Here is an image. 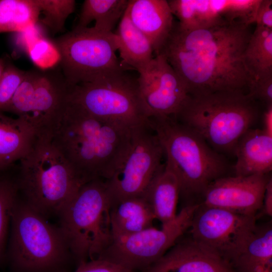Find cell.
<instances>
[{"label":"cell","instance_id":"cell-1","mask_svg":"<svg viewBox=\"0 0 272 272\" xmlns=\"http://www.w3.org/2000/svg\"><path fill=\"white\" fill-rule=\"evenodd\" d=\"M249 26L224 20L188 30L174 22L157 54L166 58L189 95L220 91L247 93L251 79L244 53L252 34Z\"/></svg>","mask_w":272,"mask_h":272},{"label":"cell","instance_id":"cell-2","mask_svg":"<svg viewBox=\"0 0 272 272\" xmlns=\"http://www.w3.org/2000/svg\"><path fill=\"white\" fill-rule=\"evenodd\" d=\"M132 130L96 118L68 100L51 141L86 182L106 180L123 160Z\"/></svg>","mask_w":272,"mask_h":272},{"label":"cell","instance_id":"cell-3","mask_svg":"<svg viewBox=\"0 0 272 272\" xmlns=\"http://www.w3.org/2000/svg\"><path fill=\"white\" fill-rule=\"evenodd\" d=\"M149 124L162 147L165 167L178 180L179 198L187 201L186 206L195 204L196 200L200 202L208 186L226 176L228 162L198 134L172 116L152 115Z\"/></svg>","mask_w":272,"mask_h":272},{"label":"cell","instance_id":"cell-4","mask_svg":"<svg viewBox=\"0 0 272 272\" xmlns=\"http://www.w3.org/2000/svg\"><path fill=\"white\" fill-rule=\"evenodd\" d=\"M218 153H233L239 139L260 116L257 102L243 91L188 95L172 116Z\"/></svg>","mask_w":272,"mask_h":272},{"label":"cell","instance_id":"cell-5","mask_svg":"<svg viewBox=\"0 0 272 272\" xmlns=\"http://www.w3.org/2000/svg\"><path fill=\"white\" fill-rule=\"evenodd\" d=\"M17 179L22 198L48 219L57 216L86 182L74 170L51 139L38 137L19 161Z\"/></svg>","mask_w":272,"mask_h":272},{"label":"cell","instance_id":"cell-6","mask_svg":"<svg viewBox=\"0 0 272 272\" xmlns=\"http://www.w3.org/2000/svg\"><path fill=\"white\" fill-rule=\"evenodd\" d=\"M7 257L14 272H67L72 255L59 226L21 196L11 218Z\"/></svg>","mask_w":272,"mask_h":272},{"label":"cell","instance_id":"cell-7","mask_svg":"<svg viewBox=\"0 0 272 272\" xmlns=\"http://www.w3.org/2000/svg\"><path fill=\"white\" fill-rule=\"evenodd\" d=\"M111 207L106 181L96 179L84 184L60 213L58 226L78 265L99 258L112 242Z\"/></svg>","mask_w":272,"mask_h":272},{"label":"cell","instance_id":"cell-8","mask_svg":"<svg viewBox=\"0 0 272 272\" xmlns=\"http://www.w3.org/2000/svg\"><path fill=\"white\" fill-rule=\"evenodd\" d=\"M68 100L96 118L129 130L148 123L152 115L137 79L124 71L70 87Z\"/></svg>","mask_w":272,"mask_h":272},{"label":"cell","instance_id":"cell-9","mask_svg":"<svg viewBox=\"0 0 272 272\" xmlns=\"http://www.w3.org/2000/svg\"><path fill=\"white\" fill-rule=\"evenodd\" d=\"M54 44L70 87L124 71L116 55L117 40L113 32L101 31L93 27H75L57 38Z\"/></svg>","mask_w":272,"mask_h":272},{"label":"cell","instance_id":"cell-10","mask_svg":"<svg viewBox=\"0 0 272 272\" xmlns=\"http://www.w3.org/2000/svg\"><path fill=\"white\" fill-rule=\"evenodd\" d=\"M162 147L149 122L132 130L130 143L120 165L105 180L111 206L118 201L143 196L163 168Z\"/></svg>","mask_w":272,"mask_h":272},{"label":"cell","instance_id":"cell-11","mask_svg":"<svg viewBox=\"0 0 272 272\" xmlns=\"http://www.w3.org/2000/svg\"><path fill=\"white\" fill-rule=\"evenodd\" d=\"M199 204L184 206L176 218L161 229L154 227L113 239L99 257L134 272L143 270L161 258L189 229Z\"/></svg>","mask_w":272,"mask_h":272},{"label":"cell","instance_id":"cell-12","mask_svg":"<svg viewBox=\"0 0 272 272\" xmlns=\"http://www.w3.org/2000/svg\"><path fill=\"white\" fill-rule=\"evenodd\" d=\"M256 220V216L199 203L189 228L191 238L231 264L255 229Z\"/></svg>","mask_w":272,"mask_h":272},{"label":"cell","instance_id":"cell-13","mask_svg":"<svg viewBox=\"0 0 272 272\" xmlns=\"http://www.w3.org/2000/svg\"><path fill=\"white\" fill-rule=\"evenodd\" d=\"M137 78L152 115L173 116L188 94L183 83L161 54H157Z\"/></svg>","mask_w":272,"mask_h":272},{"label":"cell","instance_id":"cell-14","mask_svg":"<svg viewBox=\"0 0 272 272\" xmlns=\"http://www.w3.org/2000/svg\"><path fill=\"white\" fill-rule=\"evenodd\" d=\"M269 174L225 176L211 183L199 203L256 216L261 209Z\"/></svg>","mask_w":272,"mask_h":272},{"label":"cell","instance_id":"cell-15","mask_svg":"<svg viewBox=\"0 0 272 272\" xmlns=\"http://www.w3.org/2000/svg\"><path fill=\"white\" fill-rule=\"evenodd\" d=\"M70 89L63 75L39 71L31 111L26 120L38 137L52 138L63 116Z\"/></svg>","mask_w":272,"mask_h":272},{"label":"cell","instance_id":"cell-16","mask_svg":"<svg viewBox=\"0 0 272 272\" xmlns=\"http://www.w3.org/2000/svg\"><path fill=\"white\" fill-rule=\"evenodd\" d=\"M178 240L158 261L141 272H235L229 262L191 238Z\"/></svg>","mask_w":272,"mask_h":272},{"label":"cell","instance_id":"cell-17","mask_svg":"<svg viewBox=\"0 0 272 272\" xmlns=\"http://www.w3.org/2000/svg\"><path fill=\"white\" fill-rule=\"evenodd\" d=\"M130 20L149 40L157 54L173 27V16L166 0H128Z\"/></svg>","mask_w":272,"mask_h":272},{"label":"cell","instance_id":"cell-18","mask_svg":"<svg viewBox=\"0 0 272 272\" xmlns=\"http://www.w3.org/2000/svg\"><path fill=\"white\" fill-rule=\"evenodd\" d=\"M233 153L236 157L235 176L269 174L272 170V136L262 129L251 128L239 139Z\"/></svg>","mask_w":272,"mask_h":272},{"label":"cell","instance_id":"cell-19","mask_svg":"<svg viewBox=\"0 0 272 272\" xmlns=\"http://www.w3.org/2000/svg\"><path fill=\"white\" fill-rule=\"evenodd\" d=\"M37 138L25 120L0 113V170L14 166L29 152Z\"/></svg>","mask_w":272,"mask_h":272},{"label":"cell","instance_id":"cell-20","mask_svg":"<svg viewBox=\"0 0 272 272\" xmlns=\"http://www.w3.org/2000/svg\"><path fill=\"white\" fill-rule=\"evenodd\" d=\"M110 219L113 239L153 227L156 219L144 195L126 198L113 204Z\"/></svg>","mask_w":272,"mask_h":272},{"label":"cell","instance_id":"cell-21","mask_svg":"<svg viewBox=\"0 0 272 272\" xmlns=\"http://www.w3.org/2000/svg\"><path fill=\"white\" fill-rule=\"evenodd\" d=\"M114 33L122 63L138 73L145 69L154 58L153 48L147 37L132 23L126 11Z\"/></svg>","mask_w":272,"mask_h":272},{"label":"cell","instance_id":"cell-22","mask_svg":"<svg viewBox=\"0 0 272 272\" xmlns=\"http://www.w3.org/2000/svg\"><path fill=\"white\" fill-rule=\"evenodd\" d=\"M235 272H272V226L255 229L240 253L231 262Z\"/></svg>","mask_w":272,"mask_h":272},{"label":"cell","instance_id":"cell-23","mask_svg":"<svg viewBox=\"0 0 272 272\" xmlns=\"http://www.w3.org/2000/svg\"><path fill=\"white\" fill-rule=\"evenodd\" d=\"M156 219L162 226L176 218V208L179 198L178 180L165 165L152 180L144 194Z\"/></svg>","mask_w":272,"mask_h":272},{"label":"cell","instance_id":"cell-24","mask_svg":"<svg viewBox=\"0 0 272 272\" xmlns=\"http://www.w3.org/2000/svg\"><path fill=\"white\" fill-rule=\"evenodd\" d=\"M244 61L251 82L272 76V29L256 26L245 49Z\"/></svg>","mask_w":272,"mask_h":272},{"label":"cell","instance_id":"cell-25","mask_svg":"<svg viewBox=\"0 0 272 272\" xmlns=\"http://www.w3.org/2000/svg\"><path fill=\"white\" fill-rule=\"evenodd\" d=\"M128 0H85L76 28H85L92 21L98 30L112 32L116 23L124 14Z\"/></svg>","mask_w":272,"mask_h":272},{"label":"cell","instance_id":"cell-26","mask_svg":"<svg viewBox=\"0 0 272 272\" xmlns=\"http://www.w3.org/2000/svg\"><path fill=\"white\" fill-rule=\"evenodd\" d=\"M171 12L179 20V26L194 30L213 26L221 19L211 7L209 0L167 1Z\"/></svg>","mask_w":272,"mask_h":272},{"label":"cell","instance_id":"cell-27","mask_svg":"<svg viewBox=\"0 0 272 272\" xmlns=\"http://www.w3.org/2000/svg\"><path fill=\"white\" fill-rule=\"evenodd\" d=\"M40 14L35 0H0V33L30 29Z\"/></svg>","mask_w":272,"mask_h":272},{"label":"cell","instance_id":"cell-28","mask_svg":"<svg viewBox=\"0 0 272 272\" xmlns=\"http://www.w3.org/2000/svg\"><path fill=\"white\" fill-rule=\"evenodd\" d=\"M15 165L0 170V263L7 257V246L11 214L20 192L17 170L12 172Z\"/></svg>","mask_w":272,"mask_h":272},{"label":"cell","instance_id":"cell-29","mask_svg":"<svg viewBox=\"0 0 272 272\" xmlns=\"http://www.w3.org/2000/svg\"><path fill=\"white\" fill-rule=\"evenodd\" d=\"M260 0H210L212 9L222 19L248 25L254 23Z\"/></svg>","mask_w":272,"mask_h":272},{"label":"cell","instance_id":"cell-30","mask_svg":"<svg viewBox=\"0 0 272 272\" xmlns=\"http://www.w3.org/2000/svg\"><path fill=\"white\" fill-rule=\"evenodd\" d=\"M43 17L41 23L52 32H61L68 17L75 11L74 0H35Z\"/></svg>","mask_w":272,"mask_h":272},{"label":"cell","instance_id":"cell-31","mask_svg":"<svg viewBox=\"0 0 272 272\" xmlns=\"http://www.w3.org/2000/svg\"><path fill=\"white\" fill-rule=\"evenodd\" d=\"M39 71H26L25 77L4 112L17 115L26 121L31 109L32 103Z\"/></svg>","mask_w":272,"mask_h":272},{"label":"cell","instance_id":"cell-32","mask_svg":"<svg viewBox=\"0 0 272 272\" xmlns=\"http://www.w3.org/2000/svg\"><path fill=\"white\" fill-rule=\"evenodd\" d=\"M26 71H22L9 61L0 78V113L5 111L18 87L23 81Z\"/></svg>","mask_w":272,"mask_h":272},{"label":"cell","instance_id":"cell-33","mask_svg":"<svg viewBox=\"0 0 272 272\" xmlns=\"http://www.w3.org/2000/svg\"><path fill=\"white\" fill-rule=\"evenodd\" d=\"M29 53L33 62L42 69L53 66L60 61L54 44L44 39H38L32 43L29 47Z\"/></svg>","mask_w":272,"mask_h":272},{"label":"cell","instance_id":"cell-34","mask_svg":"<svg viewBox=\"0 0 272 272\" xmlns=\"http://www.w3.org/2000/svg\"><path fill=\"white\" fill-rule=\"evenodd\" d=\"M72 272L134 271L117 263L103 258L99 257L89 260L78 264L76 270Z\"/></svg>","mask_w":272,"mask_h":272},{"label":"cell","instance_id":"cell-35","mask_svg":"<svg viewBox=\"0 0 272 272\" xmlns=\"http://www.w3.org/2000/svg\"><path fill=\"white\" fill-rule=\"evenodd\" d=\"M247 94L255 101L263 103L265 107L272 105V76L251 82Z\"/></svg>","mask_w":272,"mask_h":272},{"label":"cell","instance_id":"cell-36","mask_svg":"<svg viewBox=\"0 0 272 272\" xmlns=\"http://www.w3.org/2000/svg\"><path fill=\"white\" fill-rule=\"evenodd\" d=\"M254 23L256 26L272 29V1L260 0L256 11Z\"/></svg>","mask_w":272,"mask_h":272},{"label":"cell","instance_id":"cell-37","mask_svg":"<svg viewBox=\"0 0 272 272\" xmlns=\"http://www.w3.org/2000/svg\"><path fill=\"white\" fill-rule=\"evenodd\" d=\"M262 213L264 215L272 216V178L269 179L266 184L261 208Z\"/></svg>","mask_w":272,"mask_h":272},{"label":"cell","instance_id":"cell-38","mask_svg":"<svg viewBox=\"0 0 272 272\" xmlns=\"http://www.w3.org/2000/svg\"><path fill=\"white\" fill-rule=\"evenodd\" d=\"M263 127L262 129L267 134L272 136V105L265 107L262 115Z\"/></svg>","mask_w":272,"mask_h":272},{"label":"cell","instance_id":"cell-39","mask_svg":"<svg viewBox=\"0 0 272 272\" xmlns=\"http://www.w3.org/2000/svg\"><path fill=\"white\" fill-rule=\"evenodd\" d=\"M7 60L6 58H0V78L1 77L5 69Z\"/></svg>","mask_w":272,"mask_h":272}]
</instances>
